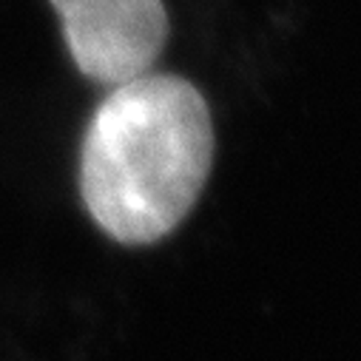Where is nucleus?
<instances>
[{
  "label": "nucleus",
  "instance_id": "obj_1",
  "mask_svg": "<svg viewBox=\"0 0 361 361\" xmlns=\"http://www.w3.org/2000/svg\"><path fill=\"white\" fill-rule=\"evenodd\" d=\"M214 162V120L200 88L176 74L114 85L80 151V194L123 245H151L188 216Z\"/></svg>",
  "mask_w": 361,
  "mask_h": 361
},
{
  "label": "nucleus",
  "instance_id": "obj_2",
  "mask_svg": "<svg viewBox=\"0 0 361 361\" xmlns=\"http://www.w3.org/2000/svg\"><path fill=\"white\" fill-rule=\"evenodd\" d=\"M74 66L100 85L151 71L168 40L162 0H51Z\"/></svg>",
  "mask_w": 361,
  "mask_h": 361
}]
</instances>
